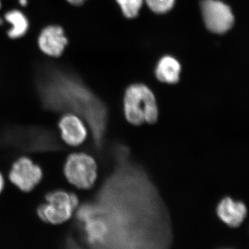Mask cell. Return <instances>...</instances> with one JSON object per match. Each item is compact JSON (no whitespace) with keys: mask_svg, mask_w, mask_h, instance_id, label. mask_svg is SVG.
<instances>
[{"mask_svg":"<svg viewBox=\"0 0 249 249\" xmlns=\"http://www.w3.org/2000/svg\"><path fill=\"white\" fill-rule=\"evenodd\" d=\"M42 178L40 167L27 157H21L16 160L9 173L11 182L23 192L32 191Z\"/></svg>","mask_w":249,"mask_h":249,"instance_id":"obj_5","label":"cell"},{"mask_svg":"<svg viewBox=\"0 0 249 249\" xmlns=\"http://www.w3.org/2000/svg\"><path fill=\"white\" fill-rule=\"evenodd\" d=\"M68 44L65 31L58 25H49L41 31L37 45L41 52L48 56L58 58Z\"/></svg>","mask_w":249,"mask_h":249,"instance_id":"obj_7","label":"cell"},{"mask_svg":"<svg viewBox=\"0 0 249 249\" xmlns=\"http://www.w3.org/2000/svg\"><path fill=\"white\" fill-rule=\"evenodd\" d=\"M78 196L64 191L51 192L45 196V201L39 204L36 214L42 222L58 226L71 220L79 206Z\"/></svg>","mask_w":249,"mask_h":249,"instance_id":"obj_2","label":"cell"},{"mask_svg":"<svg viewBox=\"0 0 249 249\" xmlns=\"http://www.w3.org/2000/svg\"><path fill=\"white\" fill-rule=\"evenodd\" d=\"M85 1L86 0H67L69 4L76 6H81V5L84 4Z\"/></svg>","mask_w":249,"mask_h":249,"instance_id":"obj_13","label":"cell"},{"mask_svg":"<svg viewBox=\"0 0 249 249\" xmlns=\"http://www.w3.org/2000/svg\"><path fill=\"white\" fill-rule=\"evenodd\" d=\"M248 214L245 203L226 196L219 201L216 207V215L224 225L231 229L242 227Z\"/></svg>","mask_w":249,"mask_h":249,"instance_id":"obj_6","label":"cell"},{"mask_svg":"<svg viewBox=\"0 0 249 249\" xmlns=\"http://www.w3.org/2000/svg\"></svg>","mask_w":249,"mask_h":249,"instance_id":"obj_17","label":"cell"},{"mask_svg":"<svg viewBox=\"0 0 249 249\" xmlns=\"http://www.w3.org/2000/svg\"><path fill=\"white\" fill-rule=\"evenodd\" d=\"M58 127L62 140L71 146H79L88 137L86 125L76 114L68 113L62 116L59 121Z\"/></svg>","mask_w":249,"mask_h":249,"instance_id":"obj_8","label":"cell"},{"mask_svg":"<svg viewBox=\"0 0 249 249\" xmlns=\"http://www.w3.org/2000/svg\"><path fill=\"white\" fill-rule=\"evenodd\" d=\"M1 1L0 0V9H1Z\"/></svg>","mask_w":249,"mask_h":249,"instance_id":"obj_16","label":"cell"},{"mask_svg":"<svg viewBox=\"0 0 249 249\" xmlns=\"http://www.w3.org/2000/svg\"><path fill=\"white\" fill-rule=\"evenodd\" d=\"M124 112L126 120L133 125L147 123L155 124L160 116L155 94L146 85H130L124 92Z\"/></svg>","mask_w":249,"mask_h":249,"instance_id":"obj_1","label":"cell"},{"mask_svg":"<svg viewBox=\"0 0 249 249\" xmlns=\"http://www.w3.org/2000/svg\"><path fill=\"white\" fill-rule=\"evenodd\" d=\"M4 19L11 24V29L7 31L9 38L18 39L23 37L29 30V22L27 16L22 11L14 9L8 11L4 15Z\"/></svg>","mask_w":249,"mask_h":249,"instance_id":"obj_10","label":"cell"},{"mask_svg":"<svg viewBox=\"0 0 249 249\" xmlns=\"http://www.w3.org/2000/svg\"><path fill=\"white\" fill-rule=\"evenodd\" d=\"M181 68L179 62L171 56H164L158 62L156 77L162 83L176 84L179 80Z\"/></svg>","mask_w":249,"mask_h":249,"instance_id":"obj_9","label":"cell"},{"mask_svg":"<svg viewBox=\"0 0 249 249\" xmlns=\"http://www.w3.org/2000/svg\"><path fill=\"white\" fill-rule=\"evenodd\" d=\"M4 180L1 174L0 173V193H1L2 190L4 189Z\"/></svg>","mask_w":249,"mask_h":249,"instance_id":"obj_14","label":"cell"},{"mask_svg":"<svg viewBox=\"0 0 249 249\" xmlns=\"http://www.w3.org/2000/svg\"><path fill=\"white\" fill-rule=\"evenodd\" d=\"M64 173L69 182L73 186L80 189H89L97 178V163L88 154H71L65 162Z\"/></svg>","mask_w":249,"mask_h":249,"instance_id":"obj_3","label":"cell"},{"mask_svg":"<svg viewBox=\"0 0 249 249\" xmlns=\"http://www.w3.org/2000/svg\"><path fill=\"white\" fill-rule=\"evenodd\" d=\"M126 18L137 17L142 7V0H116Z\"/></svg>","mask_w":249,"mask_h":249,"instance_id":"obj_11","label":"cell"},{"mask_svg":"<svg viewBox=\"0 0 249 249\" xmlns=\"http://www.w3.org/2000/svg\"><path fill=\"white\" fill-rule=\"evenodd\" d=\"M145 1L153 12L163 14L173 9L175 0H145Z\"/></svg>","mask_w":249,"mask_h":249,"instance_id":"obj_12","label":"cell"},{"mask_svg":"<svg viewBox=\"0 0 249 249\" xmlns=\"http://www.w3.org/2000/svg\"><path fill=\"white\" fill-rule=\"evenodd\" d=\"M201 10L205 25L214 34H225L233 26L235 19L231 9L222 1L202 0Z\"/></svg>","mask_w":249,"mask_h":249,"instance_id":"obj_4","label":"cell"},{"mask_svg":"<svg viewBox=\"0 0 249 249\" xmlns=\"http://www.w3.org/2000/svg\"><path fill=\"white\" fill-rule=\"evenodd\" d=\"M18 1L22 6H26L28 4V0H18Z\"/></svg>","mask_w":249,"mask_h":249,"instance_id":"obj_15","label":"cell"}]
</instances>
